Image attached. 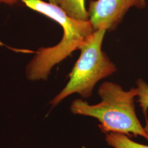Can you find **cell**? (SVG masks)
Instances as JSON below:
<instances>
[{"mask_svg": "<svg viewBox=\"0 0 148 148\" xmlns=\"http://www.w3.org/2000/svg\"><path fill=\"white\" fill-rule=\"evenodd\" d=\"M98 93L101 99L100 103L90 105L86 101L76 99L70 106L71 112L97 119L101 131L106 133H118L129 138L139 136L148 141V131L141 125L135 111L137 88L126 91L116 84L105 82Z\"/></svg>", "mask_w": 148, "mask_h": 148, "instance_id": "obj_1", "label": "cell"}, {"mask_svg": "<svg viewBox=\"0 0 148 148\" xmlns=\"http://www.w3.org/2000/svg\"><path fill=\"white\" fill-rule=\"evenodd\" d=\"M106 32L101 29L95 30L81 45L80 56L69 75L68 83L50 101L53 107L74 93L90 98L98 82L116 71V65L101 49Z\"/></svg>", "mask_w": 148, "mask_h": 148, "instance_id": "obj_2", "label": "cell"}, {"mask_svg": "<svg viewBox=\"0 0 148 148\" xmlns=\"http://www.w3.org/2000/svg\"><path fill=\"white\" fill-rule=\"evenodd\" d=\"M63 29L61 41L56 46L39 48L27 64L26 76L30 81L47 80L53 66L79 49L95 31L90 21H80L69 16L59 23Z\"/></svg>", "mask_w": 148, "mask_h": 148, "instance_id": "obj_3", "label": "cell"}, {"mask_svg": "<svg viewBox=\"0 0 148 148\" xmlns=\"http://www.w3.org/2000/svg\"><path fill=\"white\" fill-rule=\"evenodd\" d=\"M146 6L145 0H90L87 11L89 21L95 30L112 31L131 8L143 9Z\"/></svg>", "mask_w": 148, "mask_h": 148, "instance_id": "obj_4", "label": "cell"}, {"mask_svg": "<svg viewBox=\"0 0 148 148\" xmlns=\"http://www.w3.org/2000/svg\"><path fill=\"white\" fill-rule=\"evenodd\" d=\"M59 5L70 18L80 21H89L85 0H59Z\"/></svg>", "mask_w": 148, "mask_h": 148, "instance_id": "obj_5", "label": "cell"}, {"mask_svg": "<svg viewBox=\"0 0 148 148\" xmlns=\"http://www.w3.org/2000/svg\"><path fill=\"white\" fill-rule=\"evenodd\" d=\"M106 140L114 148H148V145L136 143L127 136L118 133H106Z\"/></svg>", "mask_w": 148, "mask_h": 148, "instance_id": "obj_6", "label": "cell"}, {"mask_svg": "<svg viewBox=\"0 0 148 148\" xmlns=\"http://www.w3.org/2000/svg\"><path fill=\"white\" fill-rule=\"evenodd\" d=\"M137 86L138 101L142 109L143 114L146 120L145 128L148 131V120L147 111L148 109V85L142 79H139L136 82Z\"/></svg>", "mask_w": 148, "mask_h": 148, "instance_id": "obj_7", "label": "cell"}, {"mask_svg": "<svg viewBox=\"0 0 148 148\" xmlns=\"http://www.w3.org/2000/svg\"><path fill=\"white\" fill-rule=\"evenodd\" d=\"M18 0H0V2H4L9 5H13L18 2Z\"/></svg>", "mask_w": 148, "mask_h": 148, "instance_id": "obj_8", "label": "cell"}, {"mask_svg": "<svg viewBox=\"0 0 148 148\" xmlns=\"http://www.w3.org/2000/svg\"><path fill=\"white\" fill-rule=\"evenodd\" d=\"M49 1V3L54 4L56 5H59V0H48Z\"/></svg>", "mask_w": 148, "mask_h": 148, "instance_id": "obj_9", "label": "cell"}, {"mask_svg": "<svg viewBox=\"0 0 148 148\" xmlns=\"http://www.w3.org/2000/svg\"><path fill=\"white\" fill-rule=\"evenodd\" d=\"M3 43L0 41V46H3Z\"/></svg>", "mask_w": 148, "mask_h": 148, "instance_id": "obj_10", "label": "cell"}]
</instances>
